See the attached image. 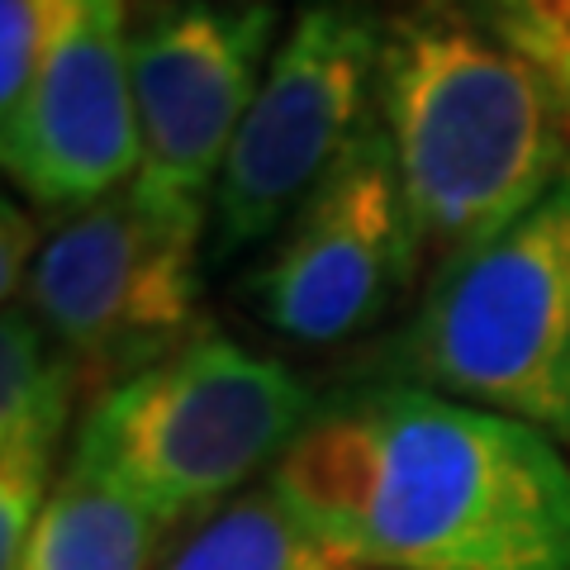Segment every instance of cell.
<instances>
[{
	"label": "cell",
	"instance_id": "cell-1",
	"mask_svg": "<svg viewBox=\"0 0 570 570\" xmlns=\"http://www.w3.org/2000/svg\"><path fill=\"white\" fill-rule=\"evenodd\" d=\"M266 485L362 570H570L561 442L423 385L314 409Z\"/></svg>",
	"mask_w": 570,
	"mask_h": 570
},
{
	"label": "cell",
	"instance_id": "cell-2",
	"mask_svg": "<svg viewBox=\"0 0 570 570\" xmlns=\"http://www.w3.org/2000/svg\"><path fill=\"white\" fill-rule=\"evenodd\" d=\"M376 119L438 266L570 176V115L551 71L448 0L385 24Z\"/></svg>",
	"mask_w": 570,
	"mask_h": 570
},
{
	"label": "cell",
	"instance_id": "cell-3",
	"mask_svg": "<svg viewBox=\"0 0 570 570\" xmlns=\"http://www.w3.org/2000/svg\"><path fill=\"white\" fill-rule=\"evenodd\" d=\"M309 385L219 333L124 376L86 409L67 466L129 494L163 528L209 519L314 419Z\"/></svg>",
	"mask_w": 570,
	"mask_h": 570
},
{
	"label": "cell",
	"instance_id": "cell-4",
	"mask_svg": "<svg viewBox=\"0 0 570 570\" xmlns=\"http://www.w3.org/2000/svg\"><path fill=\"white\" fill-rule=\"evenodd\" d=\"M390 376L532 423L570 448V176L433 272Z\"/></svg>",
	"mask_w": 570,
	"mask_h": 570
},
{
	"label": "cell",
	"instance_id": "cell-5",
	"mask_svg": "<svg viewBox=\"0 0 570 570\" xmlns=\"http://www.w3.org/2000/svg\"><path fill=\"white\" fill-rule=\"evenodd\" d=\"M385 24L371 0H309L266 62L209 200V253L228 262L295 219L371 124Z\"/></svg>",
	"mask_w": 570,
	"mask_h": 570
},
{
	"label": "cell",
	"instance_id": "cell-6",
	"mask_svg": "<svg viewBox=\"0 0 570 570\" xmlns=\"http://www.w3.org/2000/svg\"><path fill=\"white\" fill-rule=\"evenodd\" d=\"M205 228L176 224L119 186L67 209L33 253L24 309L77 366L138 376L190 343ZM110 381V385H115Z\"/></svg>",
	"mask_w": 570,
	"mask_h": 570
},
{
	"label": "cell",
	"instance_id": "cell-7",
	"mask_svg": "<svg viewBox=\"0 0 570 570\" xmlns=\"http://www.w3.org/2000/svg\"><path fill=\"white\" fill-rule=\"evenodd\" d=\"M276 6L171 0L129 33L138 171L129 190L148 209L209 234V200L238 124L272 62Z\"/></svg>",
	"mask_w": 570,
	"mask_h": 570
},
{
	"label": "cell",
	"instance_id": "cell-8",
	"mask_svg": "<svg viewBox=\"0 0 570 570\" xmlns=\"http://www.w3.org/2000/svg\"><path fill=\"white\" fill-rule=\"evenodd\" d=\"M423 257L395 153L371 115L314 195L281 228L257 266L253 295L262 318L299 347H333L395 305Z\"/></svg>",
	"mask_w": 570,
	"mask_h": 570
},
{
	"label": "cell",
	"instance_id": "cell-9",
	"mask_svg": "<svg viewBox=\"0 0 570 570\" xmlns=\"http://www.w3.org/2000/svg\"><path fill=\"white\" fill-rule=\"evenodd\" d=\"M10 181L52 209L105 200L138 171L124 0H62L24 96L0 115Z\"/></svg>",
	"mask_w": 570,
	"mask_h": 570
},
{
	"label": "cell",
	"instance_id": "cell-10",
	"mask_svg": "<svg viewBox=\"0 0 570 570\" xmlns=\"http://www.w3.org/2000/svg\"><path fill=\"white\" fill-rule=\"evenodd\" d=\"M77 395V362L29 309H6L0 333V570H14L62 475L58 452Z\"/></svg>",
	"mask_w": 570,
	"mask_h": 570
},
{
	"label": "cell",
	"instance_id": "cell-11",
	"mask_svg": "<svg viewBox=\"0 0 570 570\" xmlns=\"http://www.w3.org/2000/svg\"><path fill=\"white\" fill-rule=\"evenodd\" d=\"M167 528L96 475L62 471L14 570H148Z\"/></svg>",
	"mask_w": 570,
	"mask_h": 570
},
{
	"label": "cell",
	"instance_id": "cell-12",
	"mask_svg": "<svg viewBox=\"0 0 570 570\" xmlns=\"http://www.w3.org/2000/svg\"><path fill=\"white\" fill-rule=\"evenodd\" d=\"M163 570H362V566L347 561L328 538H318L272 485H262L200 519V528L171 551Z\"/></svg>",
	"mask_w": 570,
	"mask_h": 570
},
{
	"label": "cell",
	"instance_id": "cell-13",
	"mask_svg": "<svg viewBox=\"0 0 570 570\" xmlns=\"http://www.w3.org/2000/svg\"><path fill=\"white\" fill-rule=\"evenodd\" d=\"M471 10L547 71L570 58V0H475Z\"/></svg>",
	"mask_w": 570,
	"mask_h": 570
},
{
	"label": "cell",
	"instance_id": "cell-14",
	"mask_svg": "<svg viewBox=\"0 0 570 570\" xmlns=\"http://www.w3.org/2000/svg\"><path fill=\"white\" fill-rule=\"evenodd\" d=\"M33 253H39V243H33L29 219L6 200V253H0V291H6V299H14V291H24Z\"/></svg>",
	"mask_w": 570,
	"mask_h": 570
},
{
	"label": "cell",
	"instance_id": "cell-15",
	"mask_svg": "<svg viewBox=\"0 0 570 570\" xmlns=\"http://www.w3.org/2000/svg\"><path fill=\"white\" fill-rule=\"evenodd\" d=\"M551 81H557V91H561V100H566V115H570V58H566L561 67H551Z\"/></svg>",
	"mask_w": 570,
	"mask_h": 570
},
{
	"label": "cell",
	"instance_id": "cell-16",
	"mask_svg": "<svg viewBox=\"0 0 570 570\" xmlns=\"http://www.w3.org/2000/svg\"><path fill=\"white\" fill-rule=\"evenodd\" d=\"M219 6H257V0H219Z\"/></svg>",
	"mask_w": 570,
	"mask_h": 570
}]
</instances>
